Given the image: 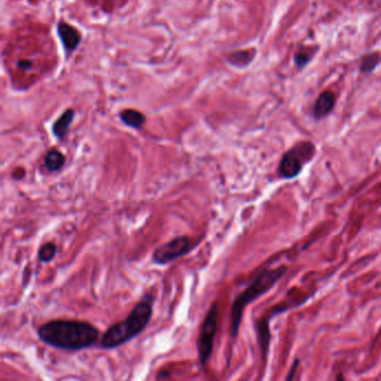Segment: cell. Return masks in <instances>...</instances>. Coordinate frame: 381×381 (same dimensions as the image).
Instances as JSON below:
<instances>
[{
	"mask_svg": "<svg viewBox=\"0 0 381 381\" xmlns=\"http://www.w3.org/2000/svg\"><path fill=\"white\" fill-rule=\"evenodd\" d=\"M38 338L56 349L76 351L87 349L99 341L100 331L84 321L54 320L37 329Z\"/></svg>",
	"mask_w": 381,
	"mask_h": 381,
	"instance_id": "cell-1",
	"label": "cell"
},
{
	"mask_svg": "<svg viewBox=\"0 0 381 381\" xmlns=\"http://www.w3.org/2000/svg\"><path fill=\"white\" fill-rule=\"evenodd\" d=\"M153 302L152 294H145L124 320L107 329L100 340L101 348H118L142 333L151 320Z\"/></svg>",
	"mask_w": 381,
	"mask_h": 381,
	"instance_id": "cell-2",
	"label": "cell"
},
{
	"mask_svg": "<svg viewBox=\"0 0 381 381\" xmlns=\"http://www.w3.org/2000/svg\"><path fill=\"white\" fill-rule=\"evenodd\" d=\"M286 267L279 266L273 270H266L261 272L255 277V279L249 284L246 290L238 295L235 300L233 306H231V315H230V337L235 339L240 332V327L242 323V313L246 306L261 295L267 293L276 282L285 274Z\"/></svg>",
	"mask_w": 381,
	"mask_h": 381,
	"instance_id": "cell-3",
	"label": "cell"
},
{
	"mask_svg": "<svg viewBox=\"0 0 381 381\" xmlns=\"http://www.w3.org/2000/svg\"><path fill=\"white\" fill-rule=\"evenodd\" d=\"M219 321V305L214 302L209 308L203 324L200 327L199 338L197 341L198 354L201 365H206L214 350V339L217 333Z\"/></svg>",
	"mask_w": 381,
	"mask_h": 381,
	"instance_id": "cell-4",
	"label": "cell"
},
{
	"mask_svg": "<svg viewBox=\"0 0 381 381\" xmlns=\"http://www.w3.org/2000/svg\"><path fill=\"white\" fill-rule=\"evenodd\" d=\"M314 155V145L310 142H301L287 151L279 162V173L284 178H294L300 173L302 167Z\"/></svg>",
	"mask_w": 381,
	"mask_h": 381,
	"instance_id": "cell-5",
	"label": "cell"
},
{
	"mask_svg": "<svg viewBox=\"0 0 381 381\" xmlns=\"http://www.w3.org/2000/svg\"><path fill=\"white\" fill-rule=\"evenodd\" d=\"M197 246V242L188 236H178L167 242L152 253V261L156 265H167L187 255Z\"/></svg>",
	"mask_w": 381,
	"mask_h": 381,
	"instance_id": "cell-6",
	"label": "cell"
},
{
	"mask_svg": "<svg viewBox=\"0 0 381 381\" xmlns=\"http://www.w3.org/2000/svg\"><path fill=\"white\" fill-rule=\"evenodd\" d=\"M335 104V98L332 92L326 91L321 93L316 99L314 106H313V114L315 119H322L333 110Z\"/></svg>",
	"mask_w": 381,
	"mask_h": 381,
	"instance_id": "cell-7",
	"label": "cell"
},
{
	"mask_svg": "<svg viewBox=\"0 0 381 381\" xmlns=\"http://www.w3.org/2000/svg\"><path fill=\"white\" fill-rule=\"evenodd\" d=\"M58 34L67 51H74L81 42L80 34L66 22H61L58 25Z\"/></svg>",
	"mask_w": 381,
	"mask_h": 381,
	"instance_id": "cell-8",
	"label": "cell"
},
{
	"mask_svg": "<svg viewBox=\"0 0 381 381\" xmlns=\"http://www.w3.org/2000/svg\"><path fill=\"white\" fill-rule=\"evenodd\" d=\"M45 168L50 173H56L59 171L65 164V156L57 149H52L45 156L44 159Z\"/></svg>",
	"mask_w": 381,
	"mask_h": 381,
	"instance_id": "cell-9",
	"label": "cell"
},
{
	"mask_svg": "<svg viewBox=\"0 0 381 381\" xmlns=\"http://www.w3.org/2000/svg\"><path fill=\"white\" fill-rule=\"evenodd\" d=\"M74 114L75 113H74L73 110H67L61 115V118L54 123L53 133L55 134L56 138L64 139L67 133V130H69L70 123H72L74 119Z\"/></svg>",
	"mask_w": 381,
	"mask_h": 381,
	"instance_id": "cell-10",
	"label": "cell"
},
{
	"mask_svg": "<svg viewBox=\"0 0 381 381\" xmlns=\"http://www.w3.org/2000/svg\"><path fill=\"white\" fill-rule=\"evenodd\" d=\"M120 118L126 125H129L131 128H134V129H141L142 125H143L145 122L144 115L140 113L139 111H136V110L122 111L120 113Z\"/></svg>",
	"mask_w": 381,
	"mask_h": 381,
	"instance_id": "cell-11",
	"label": "cell"
},
{
	"mask_svg": "<svg viewBox=\"0 0 381 381\" xmlns=\"http://www.w3.org/2000/svg\"><path fill=\"white\" fill-rule=\"evenodd\" d=\"M56 252H57L56 245L54 242H48L40 246L38 252H37V256H38V260L43 261V263H50L51 260H54Z\"/></svg>",
	"mask_w": 381,
	"mask_h": 381,
	"instance_id": "cell-12",
	"label": "cell"
},
{
	"mask_svg": "<svg viewBox=\"0 0 381 381\" xmlns=\"http://www.w3.org/2000/svg\"><path fill=\"white\" fill-rule=\"evenodd\" d=\"M380 61H381V57L378 53L368 54L365 57H364V59H362L361 62V67H360L361 72H364L365 74L372 72V70L379 65Z\"/></svg>",
	"mask_w": 381,
	"mask_h": 381,
	"instance_id": "cell-13",
	"label": "cell"
},
{
	"mask_svg": "<svg viewBox=\"0 0 381 381\" xmlns=\"http://www.w3.org/2000/svg\"><path fill=\"white\" fill-rule=\"evenodd\" d=\"M294 59H295V64H296L298 67H303L308 64V62L310 61V57L308 53H297L295 55Z\"/></svg>",
	"mask_w": 381,
	"mask_h": 381,
	"instance_id": "cell-14",
	"label": "cell"
},
{
	"mask_svg": "<svg viewBox=\"0 0 381 381\" xmlns=\"http://www.w3.org/2000/svg\"><path fill=\"white\" fill-rule=\"evenodd\" d=\"M17 66L22 70H28L33 67V63L31 61H27V59H21V61L17 63Z\"/></svg>",
	"mask_w": 381,
	"mask_h": 381,
	"instance_id": "cell-15",
	"label": "cell"
},
{
	"mask_svg": "<svg viewBox=\"0 0 381 381\" xmlns=\"http://www.w3.org/2000/svg\"><path fill=\"white\" fill-rule=\"evenodd\" d=\"M297 364H298V362H297V361H295V364H294V365H293L292 370L290 371V375H289V377H287V378H286L287 380H290V379H292V378H293V376H294V371H295V369H296Z\"/></svg>",
	"mask_w": 381,
	"mask_h": 381,
	"instance_id": "cell-16",
	"label": "cell"
}]
</instances>
